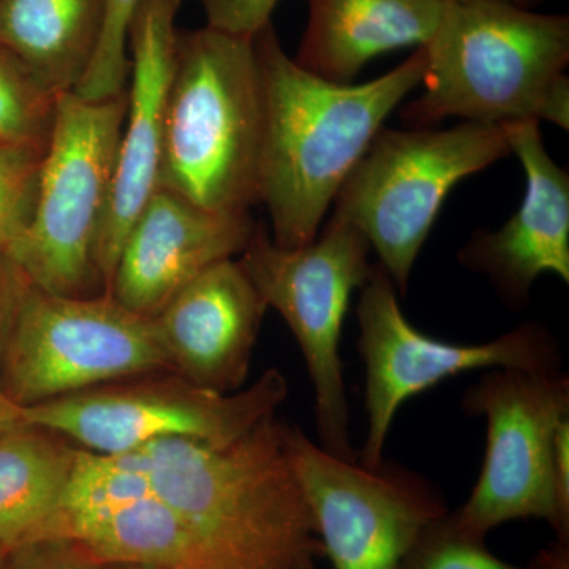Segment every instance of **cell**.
Here are the masks:
<instances>
[{
    "mask_svg": "<svg viewBox=\"0 0 569 569\" xmlns=\"http://www.w3.org/2000/svg\"><path fill=\"white\" fill-rule=\"evenodd\" d=\"M448 512L422 531L399 569H542L537 563L520 568L498 559L486 548V541L452 529Z\"/></svg>",
    "mask_w": 569,
    "mask_h": 569,
    "instance_id": "24",
    "label": "cell"
},
{
    "mask_svg": "<svg viewBox=\"0 0 569 569\" xmlns=\"http://www.w3.org/2000/svg\"><path fill=\"white\" fill-rule=\"evenodd\" d=\"M266 310L238 260L206 269L153 317L171 372L212 391H238Z\"/></svg>",
    "mask_w": 569,
    "mask_h": 569,
    "instance_id": "16",
    "label": "cell"
},
{
    "mask_svg": "<svg viewBox=\"0 0 569 569\" xmlns=\"http://www.w3.org/2000/svg\"><path fill=\"white\" fill-rule=\"evenodd\" d=\"M2 553H3V550H2V549H0V556H2Z\"/></svg>",
    "mask_w": 569,
    "mask_h": 569,
    "instance_id": "31",
    "label": "cell"
},
{
    "mask_svg": "<svg viewBox=\"0 0 569 569\" xmlns=\"http://www.w3.org/2000/svg\"><path fill=\"white\" fill-rule=\"evenodd\" d=\"M369 241L332 216L310 244L283 249L257 224L239 264L258 293L283 318L305 355L316 391L320 447L336 458L358 460L351 441L340 336L356 288L373 266Z\"/></svg>",
    "mask_w": 569,
    "mask_h": 569,
    "instance_id": "7",
    "label": "cell"
},
{
    "mask_svg": "<svg viewBox=\"0 0 569 569\" xmlns=\"http://www.w3.org/2000/svg\"><path fill=\"white\" fill-rule=\"evenodd\" d=\"M206 17V26L253 39L272 24L271 18L280 0H194Z\"/></svg>",
    "mask_w": 569,
    "mask_h": 569,
    "instance_id": "25",
    "label": "cell"
},
{
    "mask_svg": "<svg viewBox=\"0 0 569 569\" xmlns=\"http://www.w3.org/2000/svg\"><path fill=\"white\" fill-rule=\"evenodd\" d=\"M503 129L526 173L522 203L500 230L471 236L458 258L488 277L509 309L519 310L529 306L539 276L552 272L569 283V174L546 151L538 121Z\"/></svg>",
    "mask_w": 569,
    "mask_h": 569,
    "instance_id": "15",
    "label": "cell"
},
{
    "mask_svg": "<svg viewBox=\"0 0 569 569\" xmlns=\"http://www.w3.org/2000/svg\"><path fill=\"white\" fill-rule=\"evenodd\" d=\"M541 121L556 123L563 130L569 129V78L567 74L553 84L542 108Z\"/></svg>",
    "mask_w": 569,
    "mask_h": 569,
    "instance_id": "26",
    "label": "cell"
},
{
    "mask_svg": "<svg viewBox=\"0 0 569 569\" xmlns=\"http://www.w3.org/2000/svg\"><path fill=\"white\" fill-rule=\"evenodd\" d=\"M127 96L56 99L28 223L3 252L26 283L61 296L102 288L96 252L110 208Z\"/></svg>",
    "mask_w": 569,
    "mask_h": 569,
    "instance_id": "5",
    "label": "cell"
},
{
    "mask_svg": "<svg viewBox=\"0 0 569 569\" xmlns=\"http://www.w3.org/2000/svg\"><path fill=\"white\" fill-rule=\"evenodd\" d=\"M264 121L258 203L283 249L310 244L329 206L389 114L421 86L427 56L417 48L395 70L365 84L323 80L284 52L269 24L253 37Z\"/></svg>",
    "mask_w": 569,
    "mask_h": 569,
    "instance_id": "1",
    "label": "cell"
},
{
    "mask_svg": "<svg viewBox=\"0 0 569 569\" xmlns=\"http://www.w3.org/2000/svg\"><path fill=\"white\" fill-rule=\"evenodd\" d=\"M103 0H0V52L58 99L91 66L103 26Z\"/></svg>",
    "mask_w": 569,
    "mask_h": 569,
    "instance_id": "18",
    "label": "cell"
},
{
    "mask_svg": "<svg viewBox=\"0 0 569 569\" xmlns=\"http://www.w3.org/2000/svg\"><path fill=\"white\" fill-rule=\"evenodd\" d=\"M250 213H217L159 187L123 239L107 293L153 318L187 283L241 254L254 231Z\"/></svg>",
    "mask_w": 569,
    "mask_h": 569,
    "instance_id": "14",
    "label": "cell"
},
{
    "mask_svg": "<svg viewBox=\"0 0 569 569\" xmlns=\"http://www.w3.org/2000/svg\"><path fill=\"white\" fill-rule=\"evenodd\" d=\"M445 2L463 3V2H477V0H445ZM498 2L515 3V6L526 7V9H531V7L538 6V3L542 2V0H498Z\"/></svg>",
    "mask_w": 569,
    "mask_h": 569,
    "instance_id": "29",
    "label": "cell"
},
{
    "mask_svg": "<svg viewBox=\"0 0 569 569\" xmlns=\"http://www.w3.org/2000/svg\"><path fill=\"white\" fill-rule=\"evenodd\" d=\"M503 126L462 122L452 129H381L335 198L332 216L376 250L396 290L411 271L456 183L509 156Z\"/></svg>",
    "mask_w": 569,
    "mask_h": 569,
    "instance_id": "6",
    "label": "cell"
},
{
    "mask_svg": "<svg viewBox=\"0 0 569 569\" xmlns=\"http://www.w3.org/2000/svg\"><path fill=\"white\" fill-rule=\"evenodd\" d=\"M358 350L366 366L367 437L358 462L378 467L399 408L441 381L478 369L559 373L563 355L548 326L529 321L478 346L445 342L415 328L391 277L376 264L361 288Z\"/></svg>",
    "mask_w": 569,
    "mask_h": 569,
    "instance_id": "11",
    "label": "cell"
},
{
    "mask_svg": "<svg viewBox=\"0 0 569 569\" xmlns=\"http://www.w3.org/2000/svg\"><path fill=\"white\" fill-rule=\"evenodd\" d=\"M460 407L468 417L486 419L488 445L471 496L448 512L452 529L486 541L498 526L535 518L568 545L569 508L556 473L557 432L569 419L567 373L492 369L467 388Z\"/></svg>",
    "mask_w": 569,
    "mask_h": 569,
    "instance_id": "8",
    "label": "cell"
},
{
    "mask_svg": "<svg viewBox=\"0 0 569 569\" xmlns=\"http://www.w3.org/2000/svg\"><path fill=\"white\" fill-rule=\"evenodd\" d=\"M425 91L402 108L411 129L462 122H541L569 62V18L498 0L445 2L425 47Z\"/></svg>",
    "mask_w": 569,
    "mask_h": 569,
    "instance_id": "4",
    "label": "cell"
},
{
    "mask_svg": "<svg viewBox=\"0 0 569 569\" xmlns=\"http://www.w3.org/2000/svg\"><path fill=\"white\" fill-rule=\"evenodd\" d=\"M96 563L141 569H213L193 531L173 508L148 493L62 539Z\"/></svg>",
    "mask_w": 569,
    "mask_h": 569,
    "instance_id": "20",
    "label": "cell"
},
{
    "mask_svg": "<svg viewBox=\"0 0 569 569\" xmlns=\"http://www.w3.org/2000/svg\"><path fill=\"white\" fill-rule=\"evenodd\" d=\"M61 542V549H59L61 552L51 553V561L36 569H97L96 561L86 557L80 549L69 542Z\"/></svg>",
    "mask_w": 569,
    "mask_h": 569,
    "instance_id": "27",
    "label": "cell"
},
{
    "mask_svg": "<svg viewBox=\"0 0 569 569\" xmlns=\"http://www.w3.org/2000/svg\"><path fill=\"white\" fill-rule=\"evenodd\" d=\"M26 426L22 419V407L18 406L7 391L0 388V438Z\"/></svg>",
    "mask_w": 569,
    "mask_h": 569,
    "instance_id": "28",
    "label": "cell"
},
{
    "mask_svg": "<svg viewBox=\"0 0 569 569\" xmlns=\"http://www.w3.org/2000/svg\"><path fill=\"white\" fill-rule=\"evenodd\" d=\"M263 82L253 39L179 32L164 116L159 187L217 213L258 203Z\"/></svg>",
    "mask_w": 569,
    "mask_h": 569,
    "instance_id": "3",
    "label": "cell"
},
{
    "mask_svg": "<svg viewBox=\"0 0 569 569\" xmlns=\"http://www.w3.org/2000/svg\"><path fill=\"white\" fill-rule=\"evenodd\" d=\"M305 569H318L317 565H313V567L305 568Z\"/></svg>",
    "mask_w": 569,
    "mask_h": 569,
    "instance_id": "30",
    "label": "cell"
},
{
    "mask_svg": "<svg viewBox=\"0 0 569 569\" xmlns=\"http://www.w3.org/2000/svg\"><path fill=\"white\" fill-rule=\"evenodd\" d=\"M103 26L88 71L73 93L107 100L126 92L129 80V36L142 0H103Z\"/></svg>",
    "mask_w": 569,
    "mask_h": 569,
    "instance_id": "22",
    "label": "cell"
},
{
    "mask_svg": "<svg viewBox=\"0 0 569 569\" xmlns=\"http://www.w3.org/2000/svg\"><path fill=\"white\" fill-rule=\"evenodd\" d=\"M282 436L332 569H399L422 531L448 512L437 486L415 471L336 458L287 422Z\"/></svg>",
    "mask_w": 569,
    "mask_h": 569,
    "instance_id": "12",
    "label": "cell"
},
{
    "mask_svg": "<svg viewBox=\"0 0 569 569\" xmlns=\"http://www.w3.org/2000/svg\"><path fill=\"white\" fill-rule=\"evenodd\" d=\"M282 427L272 415L223 447L163 438L134 451L213 569H305L323 557Z\"/></svg>",
    "mask_w": 569,
    "mask_h": 569,
    "instance_id": "2",
    "label": "cell"
},
{
    "mask_svg": "<svg viewBox=\"0 0 569 569\" xmlns=\"http://www.w3.org/2000/svg\"><path fill=\"white\" fill-rule=\"evenodd\" d=\"M183 0H142L129 36L127 108L110 208L100 231L96 264L103 293L138 213L159 189L168 91L173 77Z\"/></svg>",
    "mask_w": 569,
    "mask_h": 569,
    "instance_id": "13",
    "label": "cell"
},
{
    "mask_svg": "<svg viewBox=\"0 0 569 569\" xmlns=\"http://www.w3.org/2000/svg\"><path fill=\"white\" fill-rule=\"evenodd\" d=\"M78 449L32 426L0 438V549H28L48 541Z\"/></svg>",
    "mask_w": 569,
    "mask_h": 569,
    "instance_id": "19",
    "label": "cell"
},
{
    "mask_svg": "<svg viewBox=\"0 0 569 569\" xmlns=\"http://www.w3.org/2000/svg\"><path fill=\"white\" fill-rule=\"evenodd\" d=\"M287 396V378L277 369L236 392L201 388L174 373L22 407V419L99 455L137 451L163 438L223 447L276 415Z\"/></svg>",
    "mask_w": 569,
    "mask_h": 569,
    "instance_id": "10",
    "label": "cell"
},
{
    "mask_svg": "<svg viewBox=\"0 0 569 569\" xmlns=\"http://www.w3.org/2000/svg\"><path fill=\"white\" fill-rule=\"evenodd\" d=\"M443 9L445 0H309L295 61L323 80L350 84L377 56L426 47Z\"/></svg>",
    "mask_w": 569,
    "mask_h": 569,
    "instance_id": "17",
    "label": "cell"
},
{
    "mask_svg": "<svg viewBox=\"0 0 569 569\" xmlns=\"http://www.w3.org/2000/svg\"><path fill=\"white\" fill-rule=\"evenodd\" d=\"M44 148L0 142V254L31 217Z\"/></svg>",
    "mask_w": 569,
    "mask_h": 569,
    "instance_id": "23",
    "label": "cell"
},
{
    "mask_svg": "<svg viewBox=\"0 0 569 569\" xmlns=\"http://www.w3.org/2000/svg\"><path fill=\"white\" fill-rule=\"evenodd\" d=\"M171 370L153 318L110 295L61 296L22 283L10 310L7 395L36 406L127 378Z\"/></svg>",
    "mask_w": 569,
    "mask_h": 569,
    "instance_id": "9",
    "label": "cell"
},
{
    "mask_svg": "<svg viewBox=\"0 0 569 569\" xmlns=\"http://www.w3.org/2000/svg\"><path fill=\"white\" fill-rule=\"evenodd\" d=\"M56 97L0 52V142L44 146L50 140Z\"/></svg>",
    "mask_w": 569,
    "mask_h": 569,
    "instance_id": "21",
    "label": "cell"
}]
</instances>
